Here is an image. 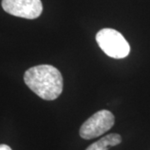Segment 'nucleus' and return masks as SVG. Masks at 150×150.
<instances>
[{
    "mask_svg": "<svg viewBox=\"0 0 150 150\" xmlns=\"http://www.w3.org/2000/svg\"><path fill=\"white\" fill-rule=\"evenodd\" d=\"M26 85L38 96L44 100L52 101L58 98L63 92L64 80L61 73L52 65L34 66L25 72Z\"/></svg>",
    "mask_w": 150,
    "mask_h": 150,
    "instance_id": "nucleus-1",
    "label": "nucleus"
},
{
    "mask_svg": "<svg viewBox=\"0 0 150 150\" xmlns=\"http://www.w3.org/2000/svg\"><path fill=\"white\" fill-rule=\"evenodd\" d=\"M99 48L112 59L126 58L130 53V46L123 35L112 28H103L96 34Z\"/></svg>",
    "mask_w": 150,
    "mask_h": 150,
    "instance_id": "nucleus-2",
    "label": "nucleus"
},
{
    "mask_svg": "<svg viewBox=\"0 0 150 150\" xmlns=\"http://www.w3.org/2000/svg\"><path fill=\"white\" fill-rule=\"evenodd\" d=\"M115 122L112 112L102 109L95 112L82 124L79 135L83 139H95L111 129Z\"/></svg>",
    "mask_w": 150,
    "mask_h": 150,
    "instance_id": "nucleus-3",
    "label": "nucleus"
},
{
    "mask_svg": "<svg viewBox=\"0 0 150 150\" xmlns=\"http://www.w3.org/2000/svg\"><path fill=\"white\" fill-rule=\"evenodd\" d=\"M2 7L6 13L15 17L34 19L41 15V0H2Z\"/></svg>",
    "mask_w": 150,
    "mask_h": 150,
    "instance_id": "nucleus-4",
    "label": "nucleus"
},
{
    "mask_svg": "<svg viewBox=\"0 0 150 150\" xmlns=\"http://www.w3.org/2000/svg\"><path fill=\"white\" fill-rule=\"evenodd\" d=\"M122 142L121 136L118 134H110L88 146L86 150H108L109 148L117 146Z\"/></svg>",
    "mask_w": 150,
    "mask_h": 150,
    "instance_id": "nucleus-5",
    "label": "nucleus"
},
{
    "mask_svg": "<svg viewBox=\"0 0 150 150\" xmlns=\"http://www.w3.org/2000/svg\"><path fill=\"white\" fill-rule=\"evenodd\" d=\"M0 150H12V149L8 145L0 144Z\"/></svg>",
    "mask_w": 150,
    "mask_h": 150,
    "instance_id": "nucleus-6",
    "label": "nucleus"
}]
</instances>
